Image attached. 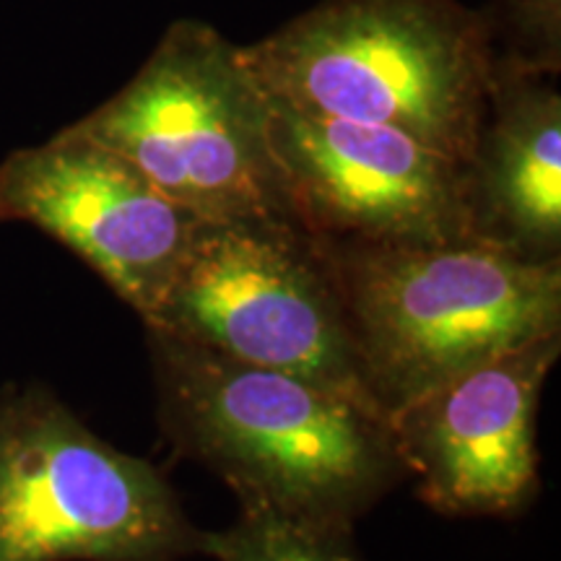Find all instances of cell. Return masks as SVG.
<instances>
[{
  "instance_id": "7c38bea8",
  "label": "cell",
  "mask_w": 561,
  "mask_h": 561,
  "mask_svg": "<svg viewBox=\"0 0 561 561\" xmlns=\"http://www.w3.org/2000/svg\"><path fill=\"white\" fill-rule=\"evenodd\" d=\"M476 11L496 58L559 79L561 0H483Z\"/></svg>"
},
{
  "instance_id": "6da1fadb",
  "label": "cell",
  "mask_w": 561,
  "mask_h": 561,
  "mask_svg": "<svg viewBox=\"0 0 561 561\" xmlns=\"http://www.w3.org/2000/svg\"><path fill=\"white\" fill-rule=\"evenodd\" d=\"M146 335L161 432L221 476L242 507L351 528L409 481L377 409L151 328Z\"/></svg>"
},
{
  "instance_id": "7a4b0ae2",
  "label": "cell",
  "mask_w": 561,
  "mask_h": 561,
  "mask_svg": "<svg viewBox=\"0 0 561 561\" xmlns=\"http://www.w3.org/2000/svg\"><path fill=\"white\" fill-rule=\"evenodd\" d=\"M242 53L271 100L388 125L462 164L494 60L462 0H320Z\"/></svg>"
},
{
  "instance_id": "277c9868",
  "label": "cell",
  "mask_w": 561,
  "mask_h": 561,
  "mask_svg": "<svg viewBox=\"0 0 561 561\" xmlns=\"http://www.w3.org/2000/svg\"><path fill=\"white\" fill-rule=\"evenodd\" d=\"M268 125L271 96L242 45L178 19L138 73L70 128L128 159L195 219H291Z\"/></svg>"
},
{
  "instance_id": "3957f363",
  "label": "cell",
  "mask_w": 561,
  "mask_h": 561,
  "mask_svg": "<svg viewBox=\"0 0 561 561\" xmlns=\"http://www.w3.org/2000/svg\"><path fill=\"white\" fill-rule=\"evenodd\" d=\"M322 252L385 416L476 364L561 333V261L483 240Z\"/></svg>"
},
{
  "instance_id": "ba28073f",
  "label": "cell",
  "mask_w": 561,
  "mask_h": 561,
  "mask_svg": "<svg viewBox=\"0 0 561 561\" xmlns=\"http://www.w3.org/2000/svg\"><path fill=\"white\" fill-rule=\"evenodd\" d=\"M561 333L460 371L388 416L409 481L453 517H512L538 494V403Z\"/></svg>"
},
{
  "instance_id": "5b68a950",
  "label": "cell",
  "mask_w": 561,
  "mask_h": 561,
  "mask_svg": "<svg viewBox=\"0 0 561 561\" xmlns=\"http://www.w3.org/2000/svg\"><path fill=\"white\" fill-rule=\"evenodd\" d=\"M144 325L382 413L362 377L331 261L294 219L195 224Z\"/></svg>"
},
{
  "instance_id": "8fae6325",
  "label": "cell",
  "mask_w": 561,
  "mask_h": 561,
  "mask_svg": "<svg viewBox=\"0 0 561 561\" xmlns=\"http://www.w3.org/2000/svg\"><path fill=\"white\" fill-rule=\"evenodd\" d=\"M201 553L216 561H362L351 528L242 507L227 530H203Z\"/></svg>"
},
{
  "instance_id": "52a82bcc",
  "label": "cell",
  "mask_w": 561,
  "mask_h": 561,
  "mask_svg": "<svg viewBox=\"0 0 561 561\" xmlns=\"http://www.w3.org/2000/svg\"><path fill=\"white\" fill-rule=\"evenodd\" d=\"M268 136L291 219L322 248L476 240L462 161L409 133L271 100Z\"/></svg>"
},
{
  "instance_id": "30bf717a",
  "label": "cell",
  "mask_w": 561,
  "mask_h": 561,
  "mask_svg": "<svg viewBox=\"0 0 561 561\" xmlns=\"http://www.w3.org/2000/svg\"><path fill=\"white\" fill-rule=\"evenodd\" d=\"M471 234L528 261H561V94L557 76L491 60L471 157L462 164Z\"/></svg>"
},
{
  "instance_id": "9c48e42d",
  "label": "cell",
  "mask_w": 561,
  "mask_h": 561,
  "mask_svg": "<svg viewBox=\"0 0 561 561\" xmlns=\"http://www.w3.org/2000/svg\"><path fill=\"white\" fill-rule=\"evenodd\" d=\"M0 221L32 224L66 244L144 320L201 219L121 153L68 125L0 161Z\"/></svg>"
},
{
  "instance_id": "8992f818",
  "label": "cell",
  "mask_w": 561,
  "mask_h": 561,
  "mask_svg": "<svg viewBox=\"0 0 561 561\" xmlns=\"http://www.w3.org/2000/svg\"><path fill=\"white\" fill-rule=\"evenodd\" d=\"M203 530L149 460L42 385L0 390V561H178Z\"/></svg>"
}]
</instances>
